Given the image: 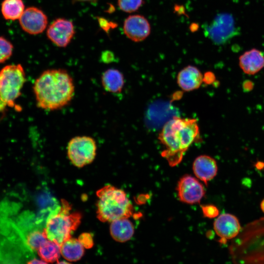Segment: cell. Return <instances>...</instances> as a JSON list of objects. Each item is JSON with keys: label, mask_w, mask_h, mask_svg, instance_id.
<instances>
[{"label": "cell", "mask_w": 264, "mask_h": 264, "mask_svg": "<svg viewBox=\"0 0 264 264\" xmlns=\"http://www.w3.org/2000/svg\"><path fill=\"white\" fill-rule=\"evenodd\" d=\"M33 92L37 106L46 110L61 109L67 105L75 93L73 78L63 69H49L36 79Z\"/></svg>", "instance_id": "obj_1"}, {"label": "cell", "mask_w": 264, "mask_h": 264, "mask_svg": "<svg viewBox=\"0 0 264 264\" xmlns=\"http://www.w3.org/2000/svg\"><path fill=\"white\" fill-rule=\"evenodd\" d=\"M158 139L165 148L161 155L171 166H176L189 147L201 140L198 121L174 116L163 126Z\"/></svg>", "instance_id": "obj_2"}, {"label": "cell", "mask_w": 264, "mask_h": 264, "mask_svg": "<svg viewBox=\"0 0 264 264\" xmlns=\"http://www.w3.org/2000/svg\"><path fill=\"white\" fill-rule=\"evenodd\" d=\"M235 264H264V218L251 221L242 228L229 246Z\"/></svg>", "instance_id": "obj_3"}, {"label": "cell", "mask_w": 264, "mask_h": 264, "mask_svg": "<svg viewBox=\"0 0 264 264\" xmlns=\"http://www.w3.org/2000/svg\"><path fill=\"white\" fill-rule=\"evenodd\" d=\"M96 194L98 198L96 214L99 220L111 222L132 215V205L123 190L108 184Z\"/></svg>", "instance_id": "obj_4"}, {"label": "cell", "mask_w": 264, "mask_h": 264, "mask_svg": "<svg viewBox=\"0 0 264 264\" xmlns=\"http://www.w3.org/2000/svg\"><path fill=\"white\" fill-rule=\"evenodd\" d=\"M71 209L69 203L62 199L60 209L48 218L43 231L48 240L61 245L71 237L80 224L82 215L77 212L70 213Z\"/></svg>", "instance_id": "obj_5"}, {"label": "cell", "mask_w": 264, "mask_h": 264, "mask_svg": "<svg viewBox=\"0 0 264 264\" xmlns=\"http://www.w3.org/2000/svg\"><path fill=\"white\" fill-rule=\"evenodd\" d=\"M25 81V72L20 64L7 65L0 70V111L6 107L14 106Z\"/></svg>", "instance_id": "obj_6"}, {"label": "cell", "mask_w": 264, "mask_h": 264, "mask_svg": "<svg viewBox=\"0 0 264 264\" xmlns=\"http://www.w3.org/2000/svg\"><path fill=\"white\" fill-rule=\"evenodd\" d=\"M97 152V144L91 137L77 136L71 138L67 146V155L75 167L82 168L93 162Z\"/></svg>", "instance_id": "obj_7"}, {"label": "cell", "mask_w": 264, "mask_h": 264, "mask_svg": "<svg viewBox=\"0 0 264 264\" xmlns=\"http://www.w3.org/2000/svg\"><path fill=\"white\" fill-rule=\"evenodd\" d=\"M234 20L232 15L224 13L218 15L207 26L206 33L217 44H222L230 39L235 33Z\"/></svg>", "instance_id": "obj_8"}, {"label": "cell", "mask_w": 264, "mask_h": 264, "mask_svg": "<svg viewBox=\"0 0 264 264\" xmlns=\"http://www.w3.org/2000/svg\"><path fill=\"white\" fill-rule=\"evenodd\" d=\"M75 34L73 22L64 18L55 20L48 26L46 31L48 39L54 44L60 47H65L71 41Z\"/></svg>", "instance_id": "obj_9"}, {"label": "cell", "mask_w": 264, "mask_h": 264, "mask_svg": "<svg viewBox=\"0 0 264 264\" xmlns=\"http://www.w3.org/2000/svg\"><path fill=\"white\" fill-rule=\"evenodd\" d=\"M177 191L179 200L188 204L199 202L205 195L202 185L196 178L189 175L184 176L179 180Z\"/></svg>", "instance_id": "obj_10"}, {"label": "cell", "mask_w": 264, "mask_h": 264, "mask_svg": "<svg viewBox=\"0 0 264 264\" xmlns=\"http://www.w3.org/2000/svg\"><path fill=\"white\" fill-rule=\"evenodd\" d=\"M19 21L22 28L26 33L32 35L43 32L48 22L45 14L36 7H30L25 9Z\"/></svg>", "instance_id": "obj_11"}, {"label": "cell", "mask_w": 264, "mask_h": 264, "mask_svg": "<svg viewBox=\"0 0 264 264\" xmlns=\"http://www.w3.org/2000/svg\"><path fill=\"white\" fill-rule=\"evenodd\" d=\"M241 227L238 218L233 215L223 213L218 216L214 222V229L220 238V243H225L239 233Z\"/></svg>", "instance_id": "obj_12"}, {"label": "cell", "mask_w": 264, "mask_h": 264, "mask_svg": "<svg viewBox=\"0 0 264 264\" xmlns=\"http://www.w3.org/2000/svg\"><path fill=\"white\" fill-rule=\"evenodd\" d=\"M123 31L130 40L138 42L143 41L150 35L151 26L148 21L144 16L133 15L125 19Z\"/></svg>", "instance_id": "obj_13"}, {"label": "cell", "mask_w": 264, "mask_h": 264, "mask_svg": "<svg viewBox=\"0 0 264 264\" xmlns=\"http://www.w3.org/2000/svg\"><path fill=\"white\" fill-rule=\"evenodd\" d=\"M239 65L246 74L254 75L264 67V53L257 48H252L241 55Z\"/></svg>", "instance_id": "obj_14"}, {"label": "cell", "mask_w": 264, "mask_h": 264, "mask_svg": "<svg viewBox=\"0 0 264 264\" xmlns=\"http://www.w3.org/2000/svg\"><path fill=\"white\" fill-rule=\"evenodd\" d=\"M193 170L196 177L207 184L217 174V162L210 156L199 155L193 162Z\"/></svg>", "instance_id": "obj_15"}, {"label": "cell", "mask_w": 264, "mask_h": 264, "mask_svg": "<svg viewBox=\"0 0 264 264\" xmlns=\"http://www.w3.org/2000/svg\"><path fill=\"white\" fill-rule=\"evenodd\" d=\"M203 81L200 71L193 66H188L182 69L177 76L178 86L186 91L198 88Z\"/></svg>", "instance_id": "obj_16"}, {"label": "cell", "mask_w": 264, "mask_h": 264, "mask_svg": "<svg viewBox=\"0 0 264 264\" xmlns=\"http://www.w3.org/2000/svg\"><path fill=\"white\" fill-rule=\"evenodd\" d=\"M104 89L110 93H120L124 86V77L122 73L115 68H110L105 71L101 78Z\"/></svg>", "instance_id": "obj_17"}, {"label": "cell", "mask_w": 264, "mask_h": 264, "mask_svg": "<svg viewBox=\"0 0 264 264\" xmlns=\"http://www.w3.org/2000/svg\"><path fill=\"white\" fill-rule=\"evenodd\" d=\"M110 233L116 241L124 242L130 240L134 234V227L128 218H121L110 222Z\"/></svg>", "instance_id": "obj_18"}, {"label": "cell", "mask_w": 264, "mask_h": 264, "mask_svg": "<svg viewBox=\"0 0 264 264\" xmlns=\"http://www.w3.org/2000/svg\"><path fill=\"white\" fill-rule=\"evenodd\" d=\"M61 255L67 261L79 260L84 253V247L78 239L71 237L61 245Z\"/></svg>", "instance_id": "obj_19"}, {"label": "cell", "mask_w": 264, "mask_h": 264, "mask_svg": "<svg viewBox=\"0 0 264 264\" xmlns=\"http://www.w3.org/2000/svg\"><path fill=\"white\" fill-rule=\"evenodd\" d=\"M2 15L6 20L19 19L24 11L22 0H4L1 5Z\"/></svg>", "instance_id": "obj_20"}, {"label": "cell", "mask_w": 264, "mask_h": 264, "mask_svg": "<svg viewBox=\"0 0 264 264\" xmlns=\"http://www.w3.org/2000/svg\"><path fill=\"white\" fill-rule=\"evenodd\" d=\"M41 259L47 263L58 261L61 255V246L58 243L47 240L37 250Z\"/></svg>", "instance_id": "obj_21"}, {"label": "cell", "mask_w": 264, "mask_h": 264, "mask_svg": "<svg viewBox=\"0 0 264 264\" xmlns=\"http://www.w3.org/2000/svg\"><path fill=\"white\" fill-rule=\"evenodd\" d=\"M47 240L44 231L34 230L26 235L25 242L31 249L37 251Z\"/></svg>", "instance_id": "obj_22"}, {"label": "cell", "mask_w": 264, "mask_h": 264, "mask_svg": "<svg viewBox=\"0 0 264 264\" xmlns=\"http://www.w3.org/2000/svg\"><path fill=\"white\" fill-rule=\"evenodd\" d=\"M143 0H118L119 8L124 12L132 13L137 10L143 4Z\"/></svg>", "instance_id": "obj_23"}, {"label": "cell", "mask_w": 264, "mask_h": 264, "mask_svg": "<svg viewBox=\"0 0 264 264\" xmlns=\"http://www.w3.org/2000/svg\"><path fill=\"white\" fill-rule=\"evenodd\" d=\"M12 44L2 37H0V63L8 59L12 54Z\"/></svg>", "instance_id": "obj_24"}, {"label": "cell", "mask_w": 264, "mask_h": 264, "mask_svg": "<svg viewBox=\"0 0 264 264\" xmlns=\"http://www.w3.org/2000/svg\"><path fill=\"white\" fill-rule=\"evenodd\" d=\"M78 239L85 248H90L93 245V237L90 233H83Z\"/></svg>", "instance_id": "obj_25"}, {"label": "cell", "mask_w": 264, "mask_h": 264, "mask_svg": "<svg viewBox=\"0 0 264 264\" xmlns=\"http://www.w3.org/2000/svg\"><path fill=\"white\" fill-rule=\"evenodd\" d=\"M202 210L204 216L209 218H215L219 215V211L218 209L213 205H207L202 206Z\"/></svg>", "instance_id": "obj_26"}, {"label": "cell", "mask_w": 264, "mask_h": 264, "mask_svg": "<svg viewBox=\"0 0 264 264\" xmlns=\"http://www.w3.org/2000/svg\"><path fill=\"white\" fill-rule=\"evenodd\" d=\"M102 60L105 63H110L114 60L113 54L109 51H105L101 56Z\"/></svg>", "instance_id": "obj_27"}, {"label": "cell", "mask_w": 264, "mask_h": 264, "mask_svg": "<svg viewBox=\"0 0 264 264\" xmlns=\"http://www.w3.org/2000/svg\"><path fill=\"white\" fill-rule=\"evenodd\" d=\"M98 21L100 26L104 30H108L110 27H112L110 22L104 19L100 18Z\"/></svg>", "instance_id": "obj_28"}, {"label": "cell", "mask_w": 264, "mask_h": 264, "mask_svg": "<svg viewBox=\"0 0 264 264\" xmlns=\"http://www.w3.org/2000/svg\"><path fill=\"white\" fill-rule=\"evenodd\" d=\"M254 84L252 81L249 80L245 81L243 82L242 87L245 91L251 90L253 88Z\"/></svg>", "instance_id": "obj_29"}, {"label": "cell", "mask_w": 264, "mask_h": 264, "mask_svg": "<svg viewBox=\"0 0 264 264\" xmlns=\"http://www.w3.org/2000/svg\"><path fill=\"white\" fill-rule=\"evenodd\" d=\"M46 263L41 260H38L37 259H33L31 261L27 262V264H46Z\"/></svg>", "instance_id": "obj_30"}, {"label": "cell", "mask_w": 264, "mask_h": 264, "mask_svg": "<svg viewBox=\"0 0 264 264\" xmlns=\"http://www.w3.org/2000/svg\"><path fill=\"white\" fill-rule=\"evenodd\" d=\"M98 0H71L72 3L78 2H96Z\"/></svg>", "instance_id": "obj_31"}, {"label": "cell", "mask_w": 264, "mask_h": 264, "mask_svg": "<svg viewBox=\"0 0 264 264\" xmlns=\"http://www.w3.org/2000/svg\"><path fill=\"white\" fill-rule=\"evenodd\" d=\"M260 207H261V210L264 213V199L261 202Z\"/></svg>", "instance_id": "obj_32"}]
</instances>
